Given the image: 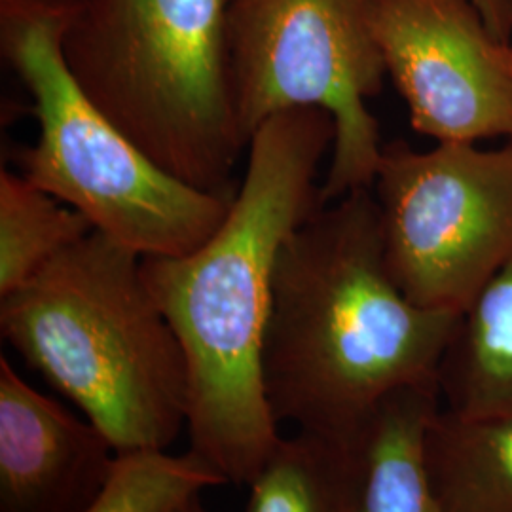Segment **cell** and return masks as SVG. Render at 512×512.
<instances>
[{
  "instance_id": "obj_1",
  "label": "cell",
  "mask_w": 512,
  "mask_h": 512,
  "mask_svg": "<svg viewBox=\"0 0 512 512\" xmlns=\"http://www.w3.org/2000/svg\"><path fill=\"white\" fill-rule=\"evenodd\" d=\"M334 135L319 109L266 120L219 230L188 255L141 264L186 359L190 450L236 486L281 439L262 374L272 281L285 241L323 205L317 179Z\"/></svg>"
},
{
  "instance_id": "obj_2",
  "label": "cell",
  "mask_w": 512,
  "mask_h": 512,
  "mask_svg": "<svg viewBox=\"0 0 512 512\" xmlns=\"http://www.w3.org/2000/svg\"><path fill=\"white\" fill-rule=\"evenodd\" d=\"M459 319L418 306L395 283L372 188L321 205L275 264L262 351L275 420L363 439L387 397L439 387Z\"/></svg>"
},
{
  "instance_id": "obj_3",
  "label": "cell",
  "mask_w": 512,
  "mask_h": 512,
  "mask_svg": "<svg viewBox=\"0 0 512 512\" xmlns=\"http://www.w3.org/2000/svg\"><path fill=\"white\" fill-rule=\"evenodd\" d=\"M141 264V256L93 232L0 296L2 338L116 454L165 452L188 410L183 348Z\"/></svg>"
},
{
  "instance_id": "obj_4",
  "label": "cell",
  "mask_w": 512,
  "mask_h": 512,
  "mask_svg": "<svg viewBox=\"0 0 512 512\" xmlns=\"http://www.w3.org/2000/svg\"><path fill=\"white\" fill-rule=\"evenodd\" d=\"M230 0H76L63 54L80 88L167 173L234 194L247 141L228 54Z\"/></svg>"
},
{
  "instance_id": "obj_5",
  "label": "cell",
  "mask_w": 512,
  "mask_h": 512,
  "mask_svg": "<svg viewBox=\"0 0 512 512\" xmlns=\"http://www.w3.org/2000/svg\"><path fill=\"white\" fill-rule=\"evenodd\" d=\"M74 2L0 0V52L33 99L38 137L21 173L141 258L188 255L219 230L234 194L167 173L76 82L63 54Z\"/></svg>"
},
{
  "instance_id": "obj_6",
  "label": "cell",
  "mask_w": 512,
  "mask_h": 512,
  "mask_svg": "<svg viewBox=\"0 0 512 512\" xmlns=\"http://www.w3.org/2000/svg\"><path fill=\"white\" fill-rule=\"evenodd\" d=\"M228 54L247 145L275 114L323 110L336 135L321 203L372 188L384 143L368 99L387 73L370 0H230Z\"/></svg>"
},
{
  "instance_id": "obj_7",
  "label": "cell",
  "mask_w": 512,
  "mask_h": 512,
  "mask_svg": "<svg viewBox=\"0 0 512 512\" xmlns=\"http://www.w3.org/2000/svg\"><path fill=\"white\" fill-rule=\"evenodd\" d=\"M372 192L387 268L418 306L461 315L512 260V139L389 143Z\"/></svg>"
},
{
  "instance_id": "obj_8",
  "label": "cell",
  "mask_w": 512,
  "mask_h": 512,
  "mask_svg": "<svg viewBox=\"0 0 512 512\" xmlns=\"http://www.w3.org/2000/svg\"><path fill=\"white\" fill-rule=\"evenodd\" d=\"M385 73L435 143L512 139V42L475 0H370Z\"/></svg>"
},
{
  "instance_id": "obj_9",
  "label": "cell",
  "mask_w": 512,
  "mask_h": 512,
  "mask_svg": "<svg viewBox=\"0 0 512 512\" xmlns=\"http://www.w3.org/2000/svg\"><path fill=\"white\" fill-rule=\"evenodd\" d=\"M116 458L92 421L0 359V512H84L107 488Z\"/></svg>"
},
{
  "instance_id": "obj_10",
  "label": "cell",
  "mask_w": 512,
  "mask_h": 512,
  "mask_svg": "<svg viewBox=\"0 0 512 512\" xmlns=\"http://www.w3.org/2000/svg\"><path fill=\"white\" fill-rule=\"evenodd\" d=\"M442 408L465 418H512V260L461 313L439 370Z\"/></svg>"
},
{
  "instance_id": "obj_11",
  "label": "cell",
  "mask_w": 512,
  "mask_h": 512,
  "mask_svg": "<svg viewBox=\"0 0 512 512\" xmlns=\"http://www.w3.org/2000/svg\"><path fill=\"white\" fill-rule=\"evenodd\" d=\"M442 406L439 387L387 397L363 435L359 512H446L425 465V431Z\"/></svg>"
},
{
  "instance_id": "obj_12",
  "label": "cell",
  "mask_w": 512,
  "mask_h": 512,
  "mask_svg": "<svg viewBox=\"0 0 512 512\" xmlns=\"http://www.w3.org/2000/svg\"><path fill=\"white\" fill-rule=\"evenodd\" d=\"M425 465L446 512H512V418H465L440 406Z\"/></svg>"
},
{
  "instance_id": "obj_13",
  "label": "cell",
  "mask_w": 512,
  "mask_h": 512,
  "mask_svg": "<svg viewBox=\"0 0 512 512\" xmlns=\"http://www.w3.org/2000/svg\"><path fill=\"white\" fill-rule=\"evenodd\" d=\"M363 439L281 437L249 484L243 512H359Z\"/></svg>"
},
{
  "instance_id": "obj_14",
  "label": "cell",
  "mask_w": 512,
  "mask_h": 512,
  "mask_svg": "<svg viewBox=\"0 0 512 512\" xmlns=\"http://www.w3.org/2000/svg\"><path fill=\"white\" fill-rule=\"evenodd\" d=\"M92 224L23 173H0V296L93 234Z\"/></svg>"
},
{
  "instance_id": "obj_15",
  "label": "cell",
  "mask_w": 512,
  "mask_h": 512,
  "mask_svg": "<svg viewBox=\"0 0 512 512\" xmlns=\"http://www.w3.org/2000/svg\"><path fill=\"white\" fill-rule=\"evenodd\" d=\"M228 480L188 450L118 454L107 488L84 512H169Z\"/></svg>"
},
{
  "instance_id": "obj_16",
  "label": "cell",
  "mask_w": 512,
  "mask_h": 512,
  "mask_svg": "<svg viewBox=\"0 0 512 512\" xmlns=\"http://www.w3.org/2000/svg\"><path fill=\"white\" fill-rule=\"evenodd\" d=\"M495 37L512 42V0H475Z\"/></svg>"
},
{
  "instance_id": "obj_17",
  "label": "cell",
  "mask_w": 512,
  "mask_h": 512,
  "mask_svg": "<svg viewBox=\"0 0 512 512\" xmlns=\"http://www.w3.org/2000/svg\"><path fill=\"white\" fill-rule=\"evenodd\" d=\"M169 512H207L203 509L202 499H200V495H194V497H190L188 501H184L181 503L179 507H175L173 511Z\"/></svg>"
},
{
  "instance_id": "obj_18",
  "label": "cell",
  "mask_w": 512,
  "mask_h": 512,
  "mask_svg": "<svg viewBox=\"0 0 512 512\" xmlns=\"http://www.w3.org/2000/svg\"><path fill=\"white\" fill-rule=\"evenodd\" d=\"M61 2H76V0H61Z\"/></svg>"
}]
</instances>
